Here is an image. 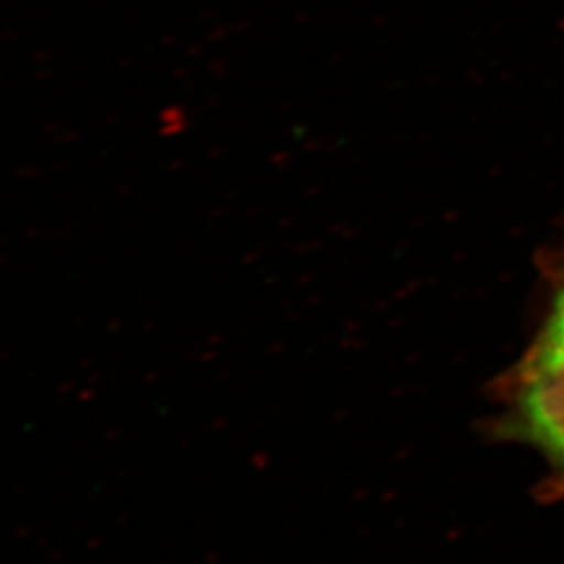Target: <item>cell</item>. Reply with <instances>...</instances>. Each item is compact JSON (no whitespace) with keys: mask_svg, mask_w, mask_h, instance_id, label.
Returning a JSON list of instances; mask_svg holds the SVG:
<instances>
[{"mask_svg":"<svg viewBox=\"0 0 564 564\" xmlns=\"http://www.w3.org/2000/svg\"><path fill=\"white\" fill-rule=\"evenodd\" d=\"M519 421L527 440L564 470V356L545 345L527 370Z\"/></svg>","mask_w":564,"mask_h":564,"instance_id":"obj_1","label":"cell"},{"mask_svg":"<svg viewBox=\"0 0 564 564\" xmlns=\"http://www.w3.org/2000/svg\"><path fill=\"white\" fill-rule=\"evenodd\" d=\"M542 345L564 356V284L561 286V291H558V297H556V303H554L552 316L547 321V328H545Z\"/></svg>","mask_w":564,"mask_h":564,"instance_id":"obj_2","label":"cell"}]
</instances>
